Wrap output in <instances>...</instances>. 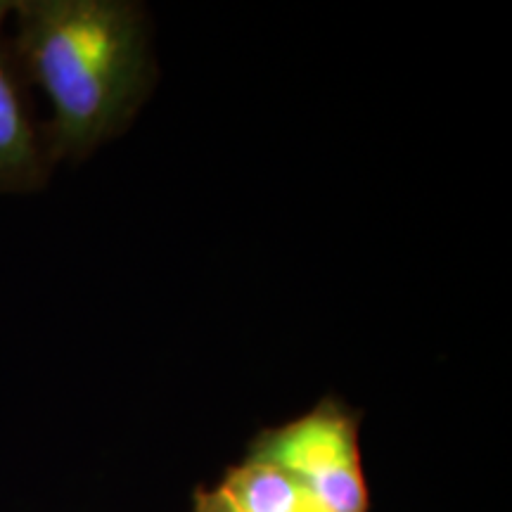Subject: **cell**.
<instances>
[{"label": "cell", "instance_id": "1", "mask_svg": "<svg viewBox=\"0 0 512 512\" xmlns=\"http://www.w3.org/2000/svg\"><path fill=\"white\" fill-rule=\"evenodd\" d=\"M10 48L53 107L50 162H81L138 110L150 72L143 12L121 0L12 3Z\"/></svg>", "mask_w": 512, "mask_h": 512}, {"label": "cell", "instance_id": "2", "mask_svg": "<svg viewBox=\"0 0 512 512\" xmlns=\"http://www.w3.org/2000/svg\"><path fill=\"white\" fill-rule=\"evenodd\" d=\"M249 458L290 472L328 512H368L358 427L349 408L337 401H323L304 418L264 432Z\"/></svg>", "mask_w": 512, "mask_h": 512}, {"label": "cell", "instance_id": "3", "mask_svg": "<svg viewBox=\"0 0 512 512\" xmlns=\"http://www.w3.org/2000/svg\"><path fill=\"white\" fill-rule=\"evenodd\" d=\"M8 8L0 3V22ZM50 166L46 133L34 117L27 76L10 43L0 38V195L38 190L46 185Z\"/></svg>", "mask_w": 512, "mask_h": 512}, {"label": "cell", "instance_id": "4", "mask_svg": "<svg viewBox=\"0 0 512 512\" xmlns=\"http://www.w3.org/2000/svg\"><path fill=\"white\" fill-rule=\"evenodd\" d=\"M233 512H328L290 472L247 458L214 489Z\"/></svg>", "mask_w": 512, "mask_h": 512}, {"label": "cell", "instance_id": "5", "mask_svg": "<svg viewBox=\"0 0 512 512\" xmlns=\"http://www.w3.org/2000/svg\"><path fill=\"white\" fill-rule=\"evenodd\" d=\"M197 512H233L223 503V498L216 491H202L197 496Z\"/></svg>", "mask_w": 512, "mask_h": 512}]
</instances>
